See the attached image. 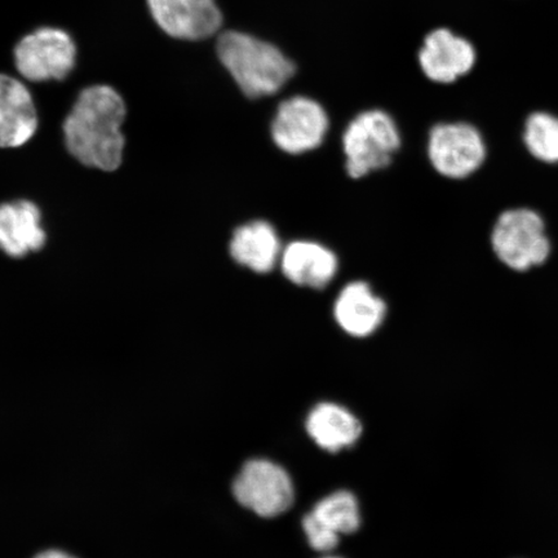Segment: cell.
Returning <instances> with one entry per match:
<instances>
[{"instance_id":"obj_8","label":"cell","mask_w":558,"mask_h":558,"mask_svg":"<svg viewBox=\"0 0 558 558\" xmlns=\"http://www.w3.org/2000/svg\"><path fill=\"white\" fill-rule=\"evenodd\" d=\"M329 125L323 105L311 97L294 96L279 104L271 121V138L288 155H304L319 148Z\"/></svg>"},{"instance_id":"obj_5","label":"cell","mask_w":558,"mask_h":558,"mask_svg":"<svg viewBox=\"0 0 558 558\" xmlns=\"http://www.w3.org/2000/svg\"><path fill=\"white\" fill-rule=\"evenodd\" d=\"M236 504L264 519L288 512L294 505L295 487L283 466L268 459H251L233 480Z\"/></svg>"},{"instance_id":"obj_11","label":"cell","mask_w":558,"mask_h":558,"mask_svg":"<svg viewBox=\"0 0 558 558\" xmlns=\"http://www.w3.org/2000/svg\"><path fill=\"white\" fill-rule=\"evenodd\" d=\"M38 129L37 109L23 82L0 73V148H19Z\"/></svg>"},{"instance_id":"obj_12","label":"cell","mask_w":558,"mask_h":558,"mask_svg":"<svg viewBox=\"0 0 558 558\" xmlns=\"http://www.w3.org/2000/svg\"><path fill=\"white\" fill-rule=\"evenodd\" d=\"M279 263L290 282L314 290L329 286L339 269L337 255L312 241L291 242L283 248Z\"/></svg>"},{"instance_id":"obj_4","label":"cell","mask_w":558,"mask_h":558,"mask_svg":"<svg viewBox=\"0 0 558 558\" xmlns=\"http://www.w3.org/2000/svg\"><path fill=\"white\" fill-rule=\"evenodd\" d=\"M492 244L498 259L518 271L538 267L550 254L546 225L538 213L529 208L501 214L493 229Z\"/></svg>"},{"instance_id":"obj_17","label":"cell","mask_w":558,"mask_h":558,"mask_svg":"<svg viewBox=\"0 0 558 558\" xmlns=\"http://www.w3.org/2000/svg\"><path fill=\"white\" fill-rule=\"evenodd\" d=\"M311 513L323 525L338 535L357 532L361 526V509L355 495L348 490L335 492L320 499Z\"/></svg>"},{"instance_id":"obj_21","label":"cell","mask_w":558,"mask_h":558,"mask_svg":"<svg viewBox=\"0 0 558 558\" xmlns=\"http://www.w3.org/2000/svg\"><path fill=\"white\" fill-rule=\"evenodd\" d=\"M323 558H341V557H338V556H325Z\"/></svg>"},{"instance_id":"obj_10","label":"cell","mask_w":558,"mask_h":558,"mask_svg":"<svg viewBox=\"0 0 558 558\" xmlns=\"http://www.w3.org/2000/svg\"><path fill=\"white\" fill-rule=\"evenodd\" d=\"M418 64L428 80L448 85L471 72L476 51L469 40L451 31L437 29L425 37Z\"/></svg>"},{"instance_id":"obj_13","label":"cell","mask_w":558,"mask_h":558,"mask_svg":"<svg viewBox=\"0 0 558 558\" xmlns=\"http://www.w3.org/2000/svg\"><path fill=\"white\" fill-rule=\"evenodd\" d=\"M386 314L384 300L362 281L348 283L333 304L335 320L353 338L373 335L383 325Z\"/></svg>"},{"instance_id":"obj_15","label":"cell","mask_w":558,"mask_h":558,"mask_svg":"<svg viewBox=\"0 0 558 558\" xmlns=\"http://www.w3.org/2000/svg\"><path fill=\"white\" fill-rule=\"evenodd\" d=\"M229 248L235 263L259 275L274 270L283 251L275 227L262 220L236 228Z\"/></svg>"},{"instance_id":"obj_20","label":"cell","mask_w":558,"mask_h":558,"mask_svg":"<svg viewBox=\"0 0 558 558\" xmlns=\"http://www.w3.org/2000/svg\"><path fill=\"white\" fill-rule=\"evenodd\" d=\"M32 558H80L73 555L72 550L62 549L59 547H48L35 553Z\"/></svg>"},{"instance_id":"obj_7","label":"cell","mask_w":558,"mask_h":558,"mask_svg":"<svg viewBox=\"0 0 558 558\" xmlns=\"http://www.w3.org/2000/svg\"><path fill=\"white\" fill-rule=\"evenodd\" d=\"M428 157L435 170L449 179H465L485 162L483 135L469 123H442L432 129Z\"/></svg>"},{"instance_id":"obj_2","label":"cell","mask_w":558,"mask_h":558,"mask_svg":"<svg viewBox=\"0 0 558 558\" xmlns=\"http://www.w3.org/2000/svg\"><path fill=\"white\" fill-rule=\"evenodd\" d=\"M221 64L250 99L278 93L295 74V65L279 48L242 32L222 33L216 45Z\"/></svg>"},{"instance_id":"obj_3","label":"cell","mask_w":558,"mask_h":558,"mask_svg":"<svg viewBox=\"0 0 558 558\" xmlns=\"http://www.w3.org/2000/svg\"><path fill=\"white\" fill-rule=\"evenodd\" d=\"M401 146L393 118L383 110H367L348 124L343 135L345 169L360 179L392 162Z\"/></svg>"},{"instance_id":"obj_1","label":"cell","mask_w":558,"mask_h":558,"mask_svg":"<svg viewBox=\"0 0 558 558\" xmlns=\"http://www.w3.org/2000/svg\"><path fill=\"white\" fill-rule=\"evenodd\" d=\"M125 105L113 87L83 89L64 122L66 148L82 165L116 171L122 163Z\"/></svg>"},{"instance_id":"obj_9","label":"cell","mask_w":558,"mask_h":558,"mask_svg":"<svg viewBox=\"0 0 558 558\" xmlns=\"http://www.w3.org/2000/svg\"><path fill=\"white\" fill-rule=\"evenodd\" d=\"M157 25L170 37L202 40L213 37L222 25L215 0H146Z\"/></svg>"},{"instance_id":"obj_19","label":"cell","mask_w":558,"mask_h":558,"mask_svg":"<svg viewBox=\"0 0 558 558\" xmlns=\"http://www.w3.org/2000/svg\"><path fill=\"white\" fill-rule=\"evenodd\" d=\"M303 530L306 541L317 553L329 554L338 547L340 535L325 527L311 512L304 515Z\"/></svg>"},{"instance_id":"obj_6","label":"cell","mask_w":558,"mask_h":558,"mask_svg":"<svg viewBox=\"0 0 558 558\" xmlns=\"http://www.w3.org/2000/svg\"><path fill=\"white\" fill-rule=\"evenodd\" d=\"M76 48L72 37L56 27L27 34L15 48L19 73L31 82L61 81L72 73Z\"/></svg>"},{"instance_id":"obj_16","label":"cell","mask_w":558,"mask_h":558,"mask_svg":"<svg viewBox=\"0 0 558 558\" xmlns=\"http://www.w3.org/2000/svg\"><path fill=\"white\" fill-rule=\"evenodd\" d=\"M306 432L320 449L339 452L352 448L362 435V424L351 411L338 403L323 402L306 417Z\"/></svg>"},{"instance_id":"obj_14","label":"cell","mask_w":558,"mask_h":558,"mask_svg":"<svg viewBox=\"0 0 558 558\" xmlns=\"http://www.w3.org/2000/svg\"><path fill=\"white\" fill-rule=\"evenodd\" d=\"M39 208L31 201L0 205V248L12 257H23L45 246Z\"/></svg>"},{"instance_id":"obj_18","label":"cell","mask_w":558,"mask_h":558,"mask_svg":"<svg viewBox=\"0 0 558 558\" xmlns=\"http://www.w3.org/2000/svg\"><path fill=\"white\" fill-rule=\"evenodd\" d=\"M523 142L530 155L541 162L558 163V118L542 111L530 116L523 132Z\"/></svg>"}]
</instances>
